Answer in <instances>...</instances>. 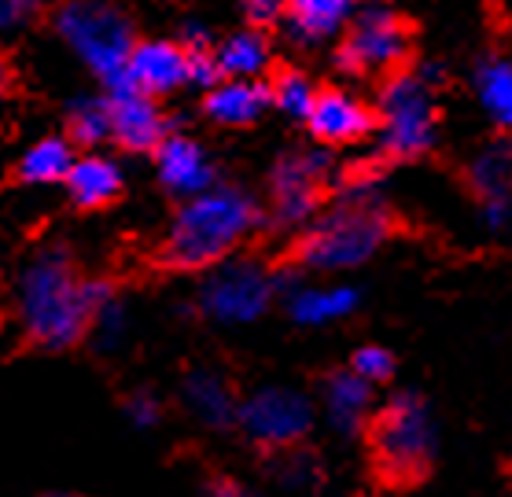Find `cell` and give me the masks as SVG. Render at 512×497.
<instances>
[{"instance_id":"1","label":"cell","mask_w":512,"mask_h":497,"mask_svg":"<svg viewBox=\"0 0 512 497\" xmlns=\"http://www.w3.org/2000/svg\"><path fill=\"white\" fill-rule=\"evenodd\" d=\"M258 221L262 214L247 192L214 185L203 188L196 196H188V203L166 232V262L181 269L214 266L255 232Z\"/></svg>"},{"instance_id":"2","label":"cell","mask_w":512,"mask_h":497,"mask_svg":"<svg viewBox=\"0 0 512 497\" xmlns=\"http://www.w3.org/2000/svg\"><path fill=\"white\" fill-rule=\"evenodd\" d=\"M89 299L85 280L59 251H45L26 266L19 280V321L37 347H74L89 328Z\"/></svg>"},{"instance_id":"3","label":"cell","mask_w":512,"mask_h":497,"mask_svg":"<svg viewBox=\"0 0 512 497\" xmlns=\"http://www.w3.org/2000/svg\"><path fill=\"white\" fill-rule=\"evenodd\" d=\"M387 236V214L373 192H350L303 240V262L314 269H354L373 258Z\"/></svg>"},{"instance_id":"4","label":"cell","mask_w":512,"mask_h":497,"mask_svg":"<svg viewBox=\"0 0 512 497\" xmlns=\"http://www.w3.org/2000/svg\"><path fill=\"white\" fill-rule=\"evenodd\" d=\"M56 30L85 67H93L107 81V89L126 81V59L133 41V26L111 0H63L56 12Z\"/></svg>"},{"instance_id":"5","label":"cell","mask_w":512,"mask_h":497,"mask_svg":"<svg viewBox=\"0 0 512 497\" xmlns=\"http://www.w3.org/2000/svg\"><path fill=\"white\" fill-rule=\"evenodd\" d=\"M376 453L395 479H413L428 468L435 453V428L424 402L413 394H398L376 420Z\"/></svg>"},{"instance_id":"6","label":"cell","mask_w":512,"mask_h":497,"mask_svg":"<svg viewBox=\"0 0 512 497\" xmlns=\"http://www.w3.org/2000/svg\"><path fill=\"white\" fill-rule=\"evenodd\" d=\"M384 115V148L398 159H413L435 144V107L431 85L420 74H398L380 96Z\"/></svg>"},{"instance_id":"7","label":"cell","mask_w":512,"mask_h":497,"mask_svg":"<svg viewBox=\"0 0 512 497\" xmlns=\"http://www.w3.org/2000/svg\"><path fill=\"white\" fill-rule=\"evenodd\" d=\"M273 299V280L258 262H214L199 302L222 324H247L262 317Z\"/></svg>"},{"instance_id":"8","label":"cell","mask_w":512,"mask_h":497,"mask_svg":"<svg viewBox=\"0 0 512 497\" xmlns=\"http://www.w3.org/2000/svg\"><path fill=\"white\" fill-rule=\"evenodd\" d=\"M240 424L262 446H291L314 428V405L291 387H262L240 405Z\"/></svg>"},{"instance_id":"9","label":"cell","mask_w":512,"mask_h":497,"mask_svg":"<svg viewBox=\"0 0 512 497\" xmlns=\"http://www.w3.org/2000/svg\"><path fill=\"white\" fill-rule=\"evenodd\" d=\"M409 48L406 26L398 23L387 8H365L358 15V23L350 26V37L343 41V52H339V63L350 70H391L395 63H402Z\"/></svg>"},{"instance_id":"10","label":"cell","mask_w":512,"mask_h":497,"mask_svg":"<svg viewBox=\"0 0 512 497\" xmlns=\"http://www.w3.org/2000/svg\"><path fill=\"white\" fill-rule=\"evenodd\" d=\"M107 118H111V137L129 151H152L166 133L159 104L148 93H140L129 78L111 85Z\"/></svg>"},{"instance_id":"11","label":"cell","mask_w":512,"mask_h":497,"mask_svg":"<svg viewBox=\"0 0 512 497\" xmlns=\"http://www.w3.org/2000/svg\"><path fill=\"white\" fill-rule=\"evenodd\" d=\"M126 78L148 96L174 93V89H181L188 81L185 45H174V41H140V45L129 48Z\"/></svg>"},{"instance_id":"12","label":"cell","mask_w":512,"mask_h":497,"mask_svg":"<svg viewBox=\"0 0 512 497\" xmlns=\"http://www.w3.org/2000/svg\"><path fill=\"white\" fill-rule=\"evenodd\" d=\"M328 170V155H303L277 166L273 177V199H277V221L295 225L306 221L317 207V185Z\"/></svg>"},{"instance_id":"13","label":"cell","mask_w":512,"mask_h":497,"mask_svg":"<svg viewBox=\"0 0 512 497\" xmlns=\"http://www.w3.org/2000/svg\"><path fill=\"white\" fill-rule=\"evenodd\" d=\"M306 122L314 129V137L325 140V144H350V140H361L373 129L369 107L361 104V100H354L350 93H339V89L314 93V104L306 111Z\"/></svg>"},{"instance_id":"14","label":"cell","mask_w":512,"mask_h":497,"mask_svg":"<svg viewBox=\"0 0 512 497\" xmlns=\"http://www.w3.org/2000/svg\"><path fill=\"white\" fill-rule=\"evenodd\" d=\"M155 162H159V177L163 185L177 196H196L203 188L214 185V162L196 140L170 137L155 144Z\"/></svg>"},{"instance_id":"15","label":"cell","mask_w":512,"mask_h":497,"mask_svg":"<svg viewBox=\"0 0 512 497\" xmlns=\"http://www.w3.org/2000/svg\"><path fill=\"white\" fill-rule=\"evenodd\" d=\"M269 104V89L255 85L251 78H229L210 85L207 115L222 126H251Z\"/></svg>"},{"instance_id":"16","label":"cell","mask_w":512,"mask_h":497,"mask_svg":"<svg viewBox=\"0 0 512 497\" xmlns=\"http://www.w3.org/2000/svg\"><path fill=\"white\" fill-rule=\"evenodd\" d=\"M63 181H67L70 199H74L78 207H104V203L118 199V192H122V174H118V166L115 162L100 159V155L74 159Z\"/></svg>"},{"instance_id":"17","label":"cell","mask_w":512,"mask_h":497,"mask_svg":"<svg viewBox=\"0 0 512 497\" xmlns=\"http://www.w3.org/2000/svg\"><path fill=\"white\" fill-rule=\"evenodd\" d=\"M369 405H373V391H369V383L361 380L358 372H336L325 383V413L332 420V428L343 431V435L361 428Z\"/></svg>"},{"instance_id":"18","label":"cell","mask_w":512,"mask_h":497,"mask_svg":"<svg viewBox=\"0 0 512 497\" xmlns=\"http://www.w3.org/2000/svg\"><path fill=\"white\" fill-rule=\"evenodd\" d=\"M185 402L203 424H210V428H225V424L236 417L233 391H229V383H225L218 372H196V376H188Z\"/></svg>"},{"instance_id":"19","label":"cell","mask_w":512,"mask_h":497,"mask_svg":"<svg viewBox=\"0 0 512 497\" xmlns=\"http://www.w3.org/2000/svg\"><path fill=\"white\" fill-rule=\"evenodd\" d=\"M291 317L299 324H328L336 317H347L358 306L354 288H303L291 291Z\"/></svg>"},{"instance_id":"20","label":"cell","mask_w":512,"mask_h":497,"mask_svg":"<svg viewBox=\"0 0 512 497\" xmlns=\"http://www.w3.org/2000/svg\"><path fill=\"white\" fill-rule=\"evenodd\" d=\"M350 15V0H291V34L303 41H321L336 34Z\"/></svg>"},{"instance_id":"21","label":"cell","mask_w":512,"mask_h":497,"mask_svg":"<svg viewBox=\"0 0 512 497\" xmlns=\"http://www.w3.org/2000/svg\"><path fill=\"white\" fill-rule=\"evenodd\" d=\"M476 93L479 104L498 126L512 122V67L509 59H483L476 70Z\"/></svg>"},{"instance_id":"22","label":"cell","mask_w":512,"mask_h":497,"mask_svg":"<svg viewBox=\"0 0 512 497\" xmlns=\"http://www.w3.org/2000/svg\"><path fill=\"white\" fill-rule=\"evenodd\" d=\"M70 162H74V151H70L67 140L45 137V140H37L34 148L23 155V162H19V177L30 181V185H56V181L67 177Z\"/></svg>"},{"instance_id":"23","label":"cell","mask_w":512,"mask_h":497,"mask_svg":"<svg viewBox=\"0 0 512 497\" xmlns=\"http://www.w3.org/2000/svg\"><path fill=\"white\" fill-rule=\"evenodd\" d=\"M214 59H218V70L229 78H258L269 67V41L255 30H244L229 37Z\"/></svg>"},{"instance_id":"24","label":"cell","mask_w":512,"mask_h":497,"mask_svg":"<svg viewBox=\"0 0 512 497\" xmlns=\"http://www.w3.org/2000/svg\"><path fill=\"white\" fill-rule=\"evenodd\" d=\"M472 181L487 199L509 196V144H490L476 162H472Z\"/></svg>"},{"instance_id":"25","label":"cell","mask_w":512,"mask_h":497,"mask_svg":"<svg viewBox=\"0 0 512 497\" xmlns=\"http://www.w3.org/2000/svg\"><path fill=\"white\" fill-rule=\"evenodd\" d=\"M269 104H277L280 111L291 118H306V111H310V104H314V89H310V81H306L303 74L288 70V74H280V78L273 81Z\"/></svg>"},{"instance_id":"26","label":"cell","mask_w":512,"mask_h":497,"mask_svg":"<svg viewBox=\"0 0 512 497\" xmlns=\"http://www.w3.org/2000/svg\"><path fill=\"white\" fill-rule=\"evenodd\" d=\"M70 129H74V140H82V144H100L104 137H111L107 104H100V100H85V104H78L74 107V115H70Z\"/></svg>"},{"instance_id":"27","label":"cell","mask_w":512,"mask_h":497,"mask_svg":"<svg viewBox=\"0 0 512 497\" xmlns=\"http://www.w3.org/2000/svg\"><path fill=\"white\" fill-rule=\"evenodd\" d=\"M350 372H358L365 383H384L395 376V358L384 347H361L350 361Z\"/></svg>"},{"instance_id":"28","label":"cell","mask_w":512,"mask_h":497,"mask_svg":"<svg viewBox=\"0 0 512 497\" xmlns=\"http://www.w3.org/2000/svg\"><path fill=\"white\" fill-rule=\"evenodd\" d=\"M89 321H93L96 336H100L104 347H118V343H122V332H126V313H122V306L115 302V295H111L104 306H96Z\"/></svg>"},{"instance_id":"29","label":"cell","mask_w":512,"mask_h":497,"mask_svg":"<svg viewBox=\"0 0 512 497\" xmlns=\"http://www.w3.org/2000/svg\"><path fill=\"white\" fill-rule=\"evenodd\" d=\"M188 81H196V85H203V89H210V85H218V81H222L218 59H210L207 48L188 52Z\"/></svg>"},{"instance_id":"30","label":"cell","mask_w":512,"mask_h":497,"mask_svg":"<svg viewBox=\"0 0 512 497\" xmlns=\"http://www.w3.org/2000/svg\"><path fill=\"white\" fill-rule=\"evenodd\" d=\"M37 12V0H0V30H15Z\"/></svg>"},{"instance_id":"31","label":"cell","mask_w":512,"mask_h":497,"mask_svg":"<svg viewBox=\"0 0 512 497\" xmlns=\"http://www.w3.org/2000/svg\"><path fill=\"white\" fill-rule=\"evenodd\" d=\"M129 420H133L137 428H152L155 420H159V405H155L148 394H140V398L129 402Z\"/></svg>"},{"instance_id":"32","label":"cell","mask_w":512,"mask_h":497,"mask_svg":"<svg viewBox=\"0 0 512 497\" xmlns=\"http://www.w3.org/2000/svg\"><path fill=\"white\" fill-rule=\"evenodd\" d=\"M244 4V12L251 15V23H273L280 15V4L284 0H240Z\"/></svg>"},{"instance_id":"33","label":"cell","mask_w":512,"mask_h":497,"mask_svg":"<svg viewBox=\"0 0 512 497\" xmlns=\"http://www.w3.org/2000/svg\"><path fill=\"white\" fill-rule=\"evenodd\" d=\"M487 221H490V229H501V225L509 221V196L487 199Z\"/></svg>"},{"instance_id":"34","label":"cell","mask_w":512,"mask_h":497,"mask_svg":"<svg viewBox=\"0 0 512 497\" xmlns=\"http://www.w3.org/2000/svg\"><path fill=\"white\" fill-rule=\"evenodd\" d=\"M207 41H210V34L203 30L199 23H188L185 26V52H196V48H207Z\"/></svg>"},{"instance_id":"35","label":"cell","mask_w":512,"mask_h":497,"mask_svg":"<svg viewBox=\"0 0 512 497\" xmlns=\"http://www.w3.org/2000/svg\"><path fill=\"white\" fill-rule=\"evenodd\" d=\"M4 81H8V74H4V67H0V89H4Z\"/></svg>"}]
</instances>
